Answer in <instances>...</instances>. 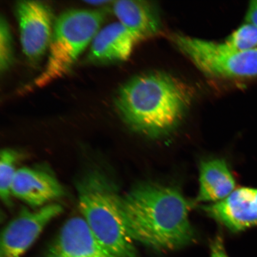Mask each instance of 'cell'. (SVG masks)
<instances>
[{
	"label": "cell",
	"instance_id": "5",
	"mask_svg": "<svg viewBox=\"0 0 257 257\" xmlns=\"http://www.w3.org/2000/svg\"><path fill=\"white\" fill-rule=\"evenodd\" d=\"M174 43L205 75L218 78H248L257 76V48L238 51L226 43L175 35Z\"/></svg>",
	"mask_w": 257,
	"mask_h": 257
},
{
	"label": "cell",
	"instance_id": "16",
	"mask_svg": "<svg viewBox=\"0 0 257 257\" xmlns=\"http://www.w3.org/2000/svg\"><path fill=\"white\" fill-rule=\"evenodd\" d=\"M12 37L6 19L1 18L0 22V69L6 71L12 62Z\"/></svg>",
	"mask_w": 257,
	"mask_h": 257
},
{
	"label": "cell",
	"instance_id": "6",
	"mask_svg": "<svg viewBox=\"0 0 257 257\" xmlns=\"http://www.w3.org/2000/svg\"><path fill=\"white\" fill-rule=\"evenodd\" d=\"M62 205L50 203L36 210L24 209L3 230L0 257H21L50 221L62 213Z\"/></svg>",
	"mask_w": 257,
	"mask_h": 257
},
{
	"label": "cell",
	"instance_id": "13",
	"mask_svg": "<svg viewBox=\"0 0 257 257\" xmlns=\"http://www.w3.org/2000/svg\"><path fill=\"white\" fill-rule=\"evenodd\" d=\"M235 181L223 159L202 162L200 170V189L196 201L210 202L223 201L235 190Z\"/></svg>",
	"mask_w": 257,
	"mask_h": 257
},
{
	"label": "cell",
	"instance_id": "17",
	"mask_svg": "<svg viewBox=\"0 0 257 257\" xmlns=\"http://www.w3.org/2000/svg\"><path fill=\"white\" fill-rule=\"evenodd\" d=\"M210 257H229L225 250L223 240L220 236H217L211 243Z\"/></svg>",
	"mask_w": 257,
	"mask_h": 257
},
{
	"label": "cell",
	"instance_id": "8",
	"mask_svg": "<svg viewBox=\"0 0 257 257\" xmlns=\"http://www.w3.org/2000/svg\"><path fill=\"white\" fill-rule=\"evenodd\" d=\"M46 257H115L96 238L82 217L64 224Z\"/></svg>",
	"mask_w": 257,
	"mask_h": 257
},
{
	"label": "cell",
	"instance_id": "2",
	"mask_svg": "<svg viewBox=\"0 0 257 257\" xmlns=\"http://www.w3.org/2000/svg\"><path fill=\"white\" fill-rule=\"evenodd\" d=\"M192 92L174 76L153 72L134 77L121 86L115 105L131 127L150 137L170 133L184 118Z\"/></svg>",
	"mask_w": 257,
	"mask_h": 257
},
{
	"label": "cell",
	"instance_id": "1",
	"mask_svg": "<svg viewBox=\"0 0 257 257\" xmlns=\"http://www.w3.org/2000/svg\"><path fill=\"white\" fill-rule=\"evenodd\" d=\"M125 223L134 240L156 249L173 250L195 238L190 205L176 188L144 184L121 197Z\"/></svg>",
	"mask_w": 257,
	"mask_h": 257
},
{
	"label": "cell",
	"instance_id": "14",
	"mask_svg": "<svg viewBox=\"0 0 257 257\" xmlns=\"http://www.w3.org/2000/svg\"><path fill=\"white\" fill-rule=\"evenodd\" d=\"M19 154L11 149H3L0 158V197L6 205H11L12 187L18 169Z\"/></svg>",
	"mask_w": 257,
	"mask_h": 257
},
{
	"label": "cell",
	"instance_id": "15",
	"mask_svg": "<svg viewBox=\"0 0 257 257\" xmlns=\"http://www.w3.org/2000/svg\"><path fill=\"white\" fill-rule=\"evenodd\" d=\"M238 51H249L257 48V28L246 23L237 29L224 42Z\"/></svg>",
	"mask_w": 257,
	"mask_h": 257
},
{
	"label": "cell",
	"instance_id": "11",
	"mask_svg": "<svg viewBox=\"0 0 257 257\" xmlns=\"http://www.w3.org/2000/svg\"><path fill=\"white\" fill-rule=\"evenodd\" d=\"M112 8L120 23L138 42L154 36L162 29L159 12L152 2L118 0L114 2Z\"/></svg>",
	"mask_w": 257,
	"mask_h": 257
},
{
	"label": "cell",
	"instance_id": "7",
	"mask_svg": "<svg viewBox=\"0 0 257 257\" xmlns=\"http://www.w3.org/2000/svg\"><path fill=\"white\" fill-rule=\"evenodd\" d=\"M20 39L25 55L36 62L49 48L53 32V14L48 5L38 1L16 5Z\"/></svg>",
	"mask_w": 257,
	"mask_h": 257
},
{
	"label": "cell",
	"instance_id": "3",
	"mask_svg": "<svg viewBox=\"0 0 257 257\" xmlns=\"http://www.w3.org/2000/svg\"><path fill=\"white\" fill-rule=\"evenodd\" d=\"M82 217L101 245L115 257H137L121 207V197L105 176L86 175L78 186Z\"/></svg>",
	"mask_w": 257,
	"mask_h": 257
},
{
	"label": "cell",
	"instance_id": "19",
	"mask_svg": "<svg viewBox=\"0 0 257 257\" xmlns=\"http://www.w3.org/2000/svg\"><path fill=\"white\" fill-rule=\"evenodd\" d=\"M85 2L93 6H102L108 4V3H111L113 2L108 1V0H100V1L96 0V1H85Z\"/></svg>",
	"mask_w": 257,
	"mask_h": 257
},
{
	"label": "cell",
	"instance_id": "9",
	"mask_svg": "<svg viewBox=\"0 0 257 257\" xmlns=\"http://www.w3.org/2000/svg\"><path fill=\"white\" fill-rule=\"evenodd\" d=\"M202 209L232 232L257 226V189H235L224 200Z\"/></svg>",
	"mask_w": 257,
	"mask_h": 257
},
{
	"label": "cell",
	"instance_id": "18",
	"mask_svg": "<svg viewBox=\"0 0 257 257\" xmlns=\"http://www.w3.org/2000/svg\"><path fill=\"white\" fill-rule=\"evenodd\" d=\"M245 22L257 28V0L250 2L246 15Z\"/></svg>",
	"mask_w": 257,
	"mask_h": 257
},
{
	"label": "cell",
	"instance_id": "12",
	"mask_svg": "<svg viewBox=\"0 0 257 257\" xmlns=\"http://www.w3.org/2000/svg\"><path fill=\"white\" fill-rule=\"evenodd\" d=\"M138 43L120 22L106 26L97 32L92 41L89 59L95 62L127 60Z\"/></svg>",
	"mask_w": 257,
	"mask_h": 257
},
{
	"label": "cell",
	"instance_id": "10",
	"mask_svg": "<svg viewBox=\"0 0 257 257\" xmlns=\"http://www.w3.org/2000/svg\"><path fill=\"white\" fill-rule=\"evenodd\" d=\"M12 194L32 207L40 208L64 195L58 180L43 170L29 168L18 169Z\"/></svg>",
	"mask_w": 257,
	"mask_h": 257
},
{
	"label": "cell",
	"instance_id": "4",
	"mask_svg": "<svg viewBox=\"0 0 257 257\" xmlns=\"http://www.w3.org/2000/svg\"><path fill=\"white\" fill-rule=\"evenodd\" d=\"M104 16L102 12L87 10H70L60 15L54 23L46 65L35 85L43 88L67 75L94 39Z\"/></svg>",
	"mask_w": 257,
	"mask_h": 257
}]
</instances>
